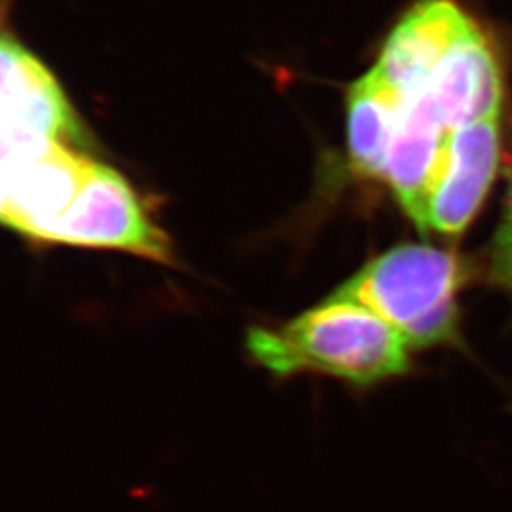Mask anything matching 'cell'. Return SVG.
Masks as SVG:
<instances>
[{
  "mask_svg": "<svg viewBox=\"0 0 512 512\" xmlns=\"http://www.w3.org/2000/svg\"><path fill=\"white\" fill-rule=\"evenodd\" d=\"M0 116L25 120L63 143L82 139L78 116L54 74L6 33H0Z\"/></svg>",
  "mask_w": 512,
  "mask_h": 512,
  "instance_id": "cell-9",
  "label": "cell"
},
{
  "mask_svg": "<svg viewBox=\"0 0 512 512\" xmlns=\"http://www.w3.org/2000/svg\"><path fill=\"white\" fill-rule=\"evenodd\" d=\"M503 88L501 63L476 25L444 55L420 90L412 93H421L442 126L454 133L503 109Z\"/></svg>",
  "mask_w": 512,
  "mask_h": 512,
  "instance_id": "cell-7",
  "label": "cell"
},
{
  "mask_svg": "<svg viewBox=\"0 0 512 512\" xmlns=\"http://www.w3.org/2000/svg\"><path fill=\"white\" fill-rule=\"evenodd\" d=\"M403 110L397 92L376 67L357 78L348 92V147L355 171L384 179Z\"/></svg>",
  "mask_w": 512,
  "mask_h": 512,
  "instance_id": "cell-10",
  "label": "cell"
},
{
  "mask_svg": "<svg viewBox=\"0 0 512 512\" xmlns=\"http://www.w3.org/2000/svg\"><path fill=\"white\" fill-rule=\"evenodd\" d=\"M33 241L116 249L171 264V241L143 209L137 192L109 165L95 162L73 205Z\"/></svg>",
  "mask_w": 512,
  "mask_h": 512,
  "instance_id": "cell-3",
  "label": "cell"
},
{
  "mask_svg": "<svg viewBox=\"0 0 512 512\" xmlns=\"http://www.w3.org/2000/svg\"><path fill=\"white\" fill-rule=\"evenodd\" d=\"M247 353L274 376L319 374L355 387H374L410 372L403 338L365 306L327 296L279 327H253Z\"/></svg>",
  "mask_w": 512,
  "mask_h": 512,
  "instance_id": "cell-1",
  "label": "cell"
},
{
  "mask_svg": "<svg viewBox=\"0 0 512 512\" xmlns=\"http://www.w3.org/2000/svg\"><path fill=\"white\" fill-rule=\"evenodd\" d=\"M490 275L497 285L512 291V167L503 215L490 243Z\"/></svg>",
  "mask_w": 512,
  "mask_h": 512,
  "instance_id": "cell-11",
  "label": "cell"
},
{
  "mask_svg": "<svg viewBox=\"0 0 512 512\" xmlns=\"http://www.w3.org/2000/svg\"><path fill=\"white\" fill-rule=\"evenodd\" d=\"M501 154V110L458 128L448 143L429 209V230L458 236L488 196Z\"/></svg>",
  "mask_w": 512,
  "mask_h": 512,
  "instance_id": "cell-4",
  "label": "cell"
},
{
  "mask_svg": "<svg viewBox=\"0 0 512 512\" xmlns=\"http://www.w3.org/2000/svg\"><path fill=\"white\" fill-rule=\"evenodd\" d=\"M95 160L65 143H55L21 165L0 186V224L35 239L73 205Z\"/></svg>",
  "mask_w": 512,
  "mask_h": 512,
  "instance_id": "cell-6",
  "label": "cell"
},
{
  "mask_svg": "<svg viewBox=\"0 0 512 512\" xmlns=\"http://www.w3.org/2000/svg\"><path fill=\"white\" fill-rule=\"evenodd\" d=\"M458 258L433 245L404 243L372 258L332 296L382 317L410 349L459 342Z\"/></svg>",
  "mask_w": 512,
  "mask_h": 512,
  "instance_id": "cell-2",
  "label": "cell"
},
{
  "mask_svg": "<svg viewBox=\"0 0 512 512\" xmlns=\"http://www.w3.org/2000/svg\"><path fill=\"white\" fill-rule=\"evenodd\" d=\"M450 137L452 131L442 126L423 95L403 97L401 120L385 165L384 181L421 232L429 230L431 200Z\"/></svg>",
  "mask_w": 512,
  "mask_h": 512,
  "instance_id": "cell-8",
  "label": "cell"
},
{
  "mask_svg": "<svg viewBox=\"0 0 512 512\" xmlns=\"http://www.w3.org/2000/svg\"><path fill=\"white\" fill-rule=\"evenodd\" d=\"M476 25L459 0H414L385 38L374 67L403 99L420 90L444 55Z\"/></svg>",
  "mask_w": 512,
  "mask_h": 512,
  "instance_id": "cell-5",
  "label": "cell"
}]
</instances>
